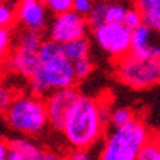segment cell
<instances>
[{
    "instance_id": "25",
    "label": "cell",
    "mask_w": 160,
    "mask_h": 160,
    "mask_svg": "<svg viewBox=\"0 0 160 160\" xmlns=\"http://www.w3.org/2000/svg\"><path fill=\"white\" fill-rule=\"evenodd\" d=\"M10 43H12L10 29L8 27H2V29H0V53H2V56H5L8 53V50L10 47Z\"/></svg>"
},
{
    "instance_id": "21",
    "label": "cell",
    "mask_w": 160,
    "mask_h": 160,
    "mask_svg": "<svg viewBox=\"0 0 160 160\" xmlns=\"http://www.w3.org/2000/svg\"><path fill=\"white\" fill-rule=\"evenodd\" d=\"M43 2L53 15H59L63 13V12H68V10H72L73 6V0H43Z\"/></svg>"
},
{
    "instance_id": "20",
    "label": "cell",
    "mask_w": 160,
    "mask_h": 160,
    "mask_svg": "<svg viewBox=\"0 0 160 160\" xmlns=\"http://www.w3.org/2000/svg\"><path fill=\"white\" fill-rule=\"evenodd\" d=\"M73 71H75V77H77V81H82L87 77H90L92 72V62L91 59L84 58L79 59L77 62H73Z\"/></svg>"
},
{
    "instance_id": "28",
    "label": "cell",
    "mask_w": 160,
    "mask_h": 160,
    "mask_svg": "<svg viewBox=\"0 0 160 160\" xmlns=\"http://www.w3.org/2000/svg\"><path fill=\"white\" fill-rule=\"evenodd\" d=\"M41 160H65V159L60 157L59 154H56V153H44Z\"/></svg>"
},
{
    "instance_id": "19",
    "label": "cell",
    "mask_w": 160,
    "mask_h": 160,
    "mask_svg": "<svg viewBox=\"0 0 160 160\" xmlns=\"http://www.w3.org/2000/svg\"><path fill=\"white\" fill-rule=\"evenodd\" d=\"M122 24L125 25L129 31H134V29H137L140 25L144 24L142 12H141L140 8H128V12H126L125 19H123Z\"/></svg>"
},
{
    "instance_id": "6",
    "label": "cell",
    "mask_w": 160,
    "mask_h": 160,
    "mask_svg": "<svg viewBox=\"0 0 160 160\" xmlns=\"http://www.w3.org/2000/svg\"><path fill=\"white\" fill-rule=\"evenodd\" d=\"M92 40L103 53L116 60L131 53L132 31L123 24L104 22L92 29Z\"/></svg>"
},
{
    "instance_id": "23",
    "label": "cell",
    "mask_w": 160,
    "mask_h": 160,
    "mask_svg": "<svg viewBox=\"0 0 160 160\" xmlns=\"http://www.w3.org/2000/svg\"><path fill=\"white\" fill-rule=\"evenodd\" d=\"M65 160H98V157L92 154L90 148H72Z\"/></svg>"
},
{
    "instance_id": "4",
    "label": "cell",
    "mask_w": 160,
    "mask_h": 160,
    "mask_svg": "<svg viewBox=\"0 0 160 160\" xmlns=\"http://www.w3.org/2000/svg\"><path fill=\"white\" fill-rule=\"evenodd\" d=\"M150 140L147 126L138 119L113 128L98 153V160H138L141 148Z\"/></svg>"
},
{
    "instance_id": "26",
    "label": "cell",
    "mask_w": 160,
    "mask_h": 160,
    "mask_svg": "<svg viewBox=\"0 0 160 160\" xmlns=\"http://www.w3.org/2000/svg\"><path fill=\"white\" fill-rule=\"evenodd\" d=\"M94 3H96L94 0H73L72 9L75 10V12H78V13L87 16V15L91 12Z\"/></svg>"
},
{
    "instance_id": "13",
    "label": "cell",
    "mask_w": 160,
    "mask_h": 160,
    "mask_svg": "<svg viewBox=\"0 0 160 160\" xmlns=\"http://www.w3.org/2000/svg\"><path fill=\"white\" fill-rule=\"evenodd\" d=\"M63 47V53L65 56L71 60V62H77L79 59L87 58L88 53H90V43L85 37H81V38L72 40L69 43L62 44Z\"/></svg>"
},
{
    "instance_id": "29",
    "label": "cell",
    "mask_w": 160,
    "mask_h": 160,
    "mask_svg": "<svg viewBox=\"0 0 160 160\" xmlns=\"http://www.w3.org/2000/svg\"><path fill=\"white\" fill-rule=\"evenodd\" d=\"M138 8H142V6H147V5H153V3H159L160 0H135Z\"/></svg>"
},
{
    "instance_id": "10",
    "label": "cell",
    "mask_w": 160,
    "mask_h": 160,
    "mask_svg": "<svg viewBox=\"0 0 160 160\" xmlns=\"http://www.w3.org/2000/svg\"><path fill=\"white\" fill-rule=\"evenodd\" d=\"M38 50L16 44L13 52L6 59V68L16 75H21L28 79L35 69L38 68Z\"/></svg>"
},
{
    "instance_id": "31",
    "label": "cell",
    "mask_w": 160,
    "mask_h": 160,
    "mask_svg": "<svg viewBox=\"0 0 160 160\" xmlns=\"http://www.w3.org/2000/svg\"><path fill=\"white\" fill-rule=\"evenodd\" d=\"M157 141H159V142H160V137H159V138H157Z\"/></svg>"
},
{
    "instance_id": "2",
    "label": "cell",
    "mask_w": 160,
    "mask_h": 160,
    "mask_svg": "<svg viewBox=\"0 0 160 160\" xmlns=\"http://www.w3.org/2000/svg\"><path fill=\"white\" fill-rule=\"evenodd\" d=\"M104 125L100 113V102L79 96L66 118L62 134L72 148H91L102 138Z\"/></svg>"
},
{
    "instance_id": "9",
    "label": "cell",
    "mask_w": 160,
    "mask_h": 160,
    "mask_svg": "<svg viewBox=\"0 0 160 160\" xmlns=\"http://www.w3.org/2000/svg\"><path fill=\"white\" fill-rule=\"evenodd\" d=\"M49 12L43 0H19L16 6V19L24 29L43 32L49 29Z\"/></svg>"
},
{
    "instance_id": "15",
    "label": "cell",
    "mask_w": 160,
    "mask_h": 160,
    "mask_svg": "<svg viewBox=\"0 0 160 160\" xmlns=\"http://www.w3.org/2000/svg\"><path fill=\"white\" fill-rule=\"evenodd\" d=\"M109 3L107 0H98L94 3L91 12L87 15V21L90 28H97L102 24L106 22V13H107V8H109Z\"/></svg>"
},
{
    "instance_id": "12",
    "label": "cell",
    "mask_w": 160,
    "mask_h": 160,
    "mask_svg": "<svg viewBox=\"0 0 160 160\" xmlns=\"http://www.w3.org/2000/svg\"><path fill=\"white\" fill-rule=\"evenodd\" d=\"M9 144L10 148H13L15 151H18L25 160H41L43 159V151L35 142L29 140L28 137H13L6 141Z\"/></svg>"
},
{
    "instance_id": "24",
    "label": "cell",
    "mask_w": 160,
    "mask_h": 160,
    "mask_svg": "<svg viewBox=\"0 0 160 160\" xmlns=\"http://www.w3.org/2000/svg\"><path fill=\"white\" fill-rule=\"evenodd\" d=\"M0 160H25V159L18 151L10 148L9 144L5 141V142L0 144Z\"/></svg>"
},
{
    "instance_id": "8",
    "label": "cell",
    "mask_w": 160,
    "mask_h": 160,
    "mask_svg": "<svg viewBox=\"0 0 160 160\" xmlns=\"http://www.w3.org/2000/svg\"><path fill=\"white\" fill-rule=\"evenodd\" d=\"M78 97H79V92L73 87L56 90L47 96L46 106L49 113V123L52 128H54L56 131H62L66 118L69 116Z\"/></svg>"
},
{
    "instance_id": "1",
    "label": "cell",
    "mask_w": 160,
    "mask_h": 160,
    "mask_svg": "<svg viewBox=\"0 0 160 160\" xmlns=\"http://www.w3.org/2000/svg\"><path fill=\"white\" fill-rule=\"evenodd\" d=\"M38 68L28 78V85L32 94L44 96L62 88L73 87L77 81L73 62L63 53L62 44L53 40L43 41L38 50Z\"/></svg>"
},
{
    "instance_id": "27",
    "label": "cell",
    "mask_w": 160,
    "mask_h": 160,
    "mask_svg": "<svg viewBox=\"0 0 160 160\" xmlns=\"http://www.w3.org/2000/svg\"><path fill=\"white\" fill-rule=\"evenodd\" d=\"M12 98H13V94L8 90L6 87H2L0 88V107H2V110H5L6 107L10 104L12 102Z\"/></svg>"
},
{
    "instance_id": "3",
    "label": "cell",
    "mask_w": 160,
    "mask_h": 160,
    "mask_svg": "<svg viewBox=\"0 0 160 160\" xmlns=\"http://www.w3.org/2000/svg\"><path fill=\"white\" fill-rule=\"evenodd\" d=\"M3 119L9 129L25 137L40 135L49 123L46 102L37 94H16L3 110Z\"/></svg>"
},
{
    "instance_id": "5",
    "label": "cell",
    "mask_w": 160,
    "mask_h": 160,
    "mask_svg": "<svg viewBox=\"0 0 160 160\" xmlns=\"http://www.w3.org/2000/svg\"><path fill=\"white\" fill-rule=\"evenodd\" d=\"M118 81L132 90H146L160 82V68L157 59H146L129 53L115 63Z\"/></svg>"
},
{
    "instance_id": "7",
    "label": "cell",
    "mask_w": 160,
    "mask_h": 160,
    "mask_svg": "<svg viewBox=\"0 0 160 160\" xmlns=\"http://www.w3.org/2000/svg\"><path fill=\"white\" fill-rule=\"evenodd\" d=\"M87 16L75 10H68L63 13L54 15L49 25V38L59 44L69 43L72 40L85 37L88 29Z\"/></svg>"
},
{
    "instance_id": "30",
    "label": "cell",
    "mask_w": 160,
    "mask_h": 160,
    "mask_svg": "<svg viewBox=\"0 0 160 160\" xmlns=\"http://www.w3.org/2000/svg\"><path fill=\"white\" fill-rule=\"evenodd\" d=\"M157 63H159V68H160V56L157 58Z\"/></svg>"
},
{
    "instance_id": "18",
    "label": "cell",
    "mask_w": 160,
    "mask_h": 160,
    "mask_svg": "<svg viewBox=\"0 0 160 160\" xmlns=\"http://www.w3.org/2000/svg\"><path fill=\"white\" fill-rule=\"evenodd\" d=\"M138 160H160V142L157 140H148L141 148Z\"/></svg>"
},
{
    "instance_id": "22",
    "label": "cell",
    "mask_w": 160,
    "mask_h": 160,
    "mask_svg": "<svg viewBox=\"0 0 160 160\" xmlns=\"http://www.w3.org/2000/svg\"><path fill=\"white\" fill-rule=\"evenodd\" d=\"M16 18V8L12 6L9 2H3L0 5V24L2 27H9Z\"/></svg>"
},
{
    "instance_id": "16",
    "label": "cell",
    "mask_w": 160,
    "mask_h": 160,
    "mask_svg": "<svg viewBox=\"0 0 160 160\" xmlns=\"http://www.w3.org/2000/svg\"><path fill=\"white\" fill-rule=\"evenodd\" d=\"M134 119H135L134 118V112L129 107H118L115 110H112L110 122L109 123L112 125V128H118V126L128 125Z\"/></svg>"
},
{
    "instance_id": "11",
    "label": "cell",
    "mask_w": 160,
    "mask_h": 160,
    "mask_svg": "<svg viewBox=\"0 0 160 160\" xmlns=\"http://www.w3.org/2000/svg\"><path fill=\"white\" fill-rule=\"evenodd\" d=\"M131 53L146 59H157L160 56V37L147 24L132 31Z\"/></svg>"
},
{
    "instance_id": "14",
    "label": "cell",
    "mask_w": 160,
    "mask_h": 160,
    "mask_svg": "<svg viewBox=\"0 0 160 160\" xmlns=\"http://www.w3.org/2000/svg\"><path fill=\"white\" fill-rule=\"evenodd\" d=\"M142 12V19L144 24H147L156 34L160 37V2L159 3H153V5H147L140 8Z\"/></svg>"
},
{
    "instance_id": "17",
    "label": "cell",
    "mask_w": 160,
    "mask_h": 160,
    "mask_svg": "<svg viewBox=\"0 0 160 160\" xmlns=\"http://www.w3.org/2000/svg\"><path fill=\"white\" fill-rule=\"evenodd\" d=\"M128 12L123 3H118V2H110L109 8H107L106 13V22H112V24H122L125 19V15Z\"/></svg>"
}]
</instances>
